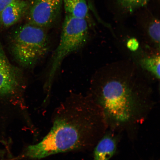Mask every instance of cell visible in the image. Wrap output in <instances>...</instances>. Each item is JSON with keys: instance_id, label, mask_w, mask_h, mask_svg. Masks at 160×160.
<instances>
[{"instance_id": "obj_1", "label": "cell", "mask_w": 160, "mask_h": 160, "mask_svg": "<svg viewBox=\"0 0 160 160\" xmlns=\"http://www.w3.org/2000/svg\"><path fill=\"white\" fill-rule=\"evenodd\" d=\"M152 79L128 59L93 74L88 94L103 110L108 127L125 129L142 123L154 105Z\"/></svg>"}, {"instance_id": "obj_2", "label": "cell", "mask_w": 160, "mask_h": 160, "mask_svg": "<svg viewBox=\"0 0 160 160\" xmlns=\"http://www.w3.org/2000/svg\"><path fill=\"white\" fill-rule=\"evenodd\" d=\"M56 114L52 127L22 157L38 159L58 153L92 148L108 127L102 109L88 95H76Z\"/></svg>"}, {"instance_id": "obj_3", "label": "cell", "mask_w": 160, "mask_h": 160, "mask_svg": "<svg viewBox=\"0 0 160 160\" xmlns=\"http://www.w3.org/2000/svg\"><path fill=\"white\" fill-rule=\"evenodd\" d=\"M91 24L87 19L66 15L61 39L52 56L49 72L45 84L48 92L51 90L55 76L67 56L82 48L91 38Z\"/></svg>"}, {"instance_id": "obj_4", "label": "cell", "mask_w": 160, "mask_h": 160, "mask_svg": "<svg viewBox=\"0 0 160 160\" xmlns=\"http://www.w3.org/2000/svg\"><path fill=\"white\" fill-rule=\"evenodd\" d=\"M12 42V52L16 61L26 68L35 65L49 49L46 29L27 22L16 29Z\"/></svg>"}, {"instance_id": "obj_5", "label": "cell", "mask_w": 160, "mask_h": 160, "mask_svg": "<svg viewBox=\"0 0 160 160\" xmlns=\"http://www.w3.org/2000/svg\"><path fill=\"white\" fill-rule=\"evenodd\" d=\"M27 23L47 30L55 24L61 12L62 0H28Z\"/></svg>"}, {"instance_id": "obj_6", "label": "cell", "mask_w": 160, "mask_h": 160, "mask_svg": "<svg viewBox=\"0 0 160 160\" xmlns=\"http://www.w3.org/2000/svg\"><path fill=\"white\" fill-rule=\"evenodd\" d=\"M21 75L0 49V95H12L22 89Z\"/></svg>"}, {"instance_id": "obj_7", "label": "cell", "mask_w": 160, "mask_h": 160, "mask_svg": "<svg viewBox=\"0 0 160 160\" xmlns=\"http://www.w3.org/2000/svg\"><path fill=\"white\" fill-rule=\"evenodd\" d=\"M138 27L141 39L146 45L160 51V20L152 13L139 17Z\"/></svg>"}, {"instance_id": "obj_8", "label": "cell", "mask_w": 160, "mask_h": 160, "mask_svg": "<svg viewBox=\"0 0 160 160\" xmlns=\"http://www.w3.org/2000/svg\"><path fill=\"white\" fill-rule=\"evenodd\" d=\"M116 21H123L145 7L151 0H104Z\"/></svg>"}, {"instance_id": "obj_9", "label": "cell", "mask_w": 160, "mask_h": 160, "mask_svg": "<svg viewBox=\"0 0 160 160\" xmlns=\"http://www.w3.org/2000/svg\"><path fill=\"white\" fill-rule=\"evenodd\" d=\"M28 3L25 0H15L6 7L0 17V26L9 27L19 22L27 13Z\"/></svg>"}, {"instance_id": "obj_10", "label": "cell", "mask_w": 160, "mask_h": 160, "mask_svg": "<svg viewBox=\"0 0 160 160\" xmlns=\"http://www.w3.org/2000/svg\"><path fill=\"white\" fill-rule=\"evenodd\" d=\"M117 142L110 135H105L95 146L93 160H109L117 150Z\"/></svg>"}, {"instance_id": "obj_11", "label": "cell", "mask_w": 160, "mask_h": 160, "mask_svg": "<svg viewBox=\"0 0 160 160\" xmlns=\"http://www.w3.org/2000/svg\"><path fill=\"white\" fill-rule=\"evenodd\" d=\"M66 15L89 19V8L87 0H62Z\"/></svg>"}, {"instance_id": "obj_12", "label": "cell", "mask_w": 160, "mask_h": 160, "mask_svg": "<svg viewBox=\"0 0 160 160\" xmlns=\"http://www.w3.org/2000/svg\"><path fill=\"white\" fill-rule=\"evenodd\" d=\"M15 0H0V17L2 12L7 6Z\"/></svg>"}]
</instances>
